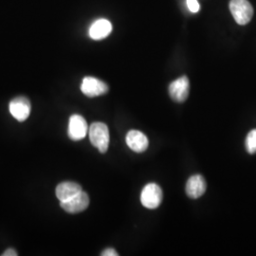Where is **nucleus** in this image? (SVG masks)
<instances>
[{"label": "nucleus", "instance_id": "15", "mask_svg": "<svg viewBox=\"0 0 256 256\" xmlns=\"http://www.w3.org/2000/svg\"><path fill=\"white\" fill-rule=\"evenodd\" d=\"M102 256H118V252L112 248H106L102 252L101 254Z\"/></svg>", "mask_w": 256, "mask_h": 256}, {"label": "nucleus", "instance_id": "7", "mask_svg": "<svg viewBox=\"0 0 256 256\" xmlns=\"http://www.w3.org/2000/svg\"><path fill=\"white\" fill-rule=\"evenodd\" d=\"M9 110L14 119L18 122H24L30 114V102L26 97H18L10 101Z\"/></svg>", "mask_w": 256, "mask_h": 256}, {"label": "nucleus", "instance_id": "5", "mask_svg": "<svg viewBox=\"0 0 256 256\" xmlns=\"http://www.w3.org/2000/svg\"><path fill=\"white\" fill-rule=\"evenodd\" d=\"M81 90L88 97L101 96L108 92V86L94 77H84L81 84Z\"/></svg>", "mask_w": 256, "mask_h": 256}, {"label": "nucleus", "instance_id": "11", "mask_svg": "<svg viewBox=\"0 0 256 256\" xmlns=\"http://www.w3.org/2000/svg\"><path fill=\"white\" fill-rule=\"evenodd\" d=\"M82 187L78 183L74 182H64L58 184L56 187V196L59 202H66L77 194L82 192Z\"/></svg>", "mask_w": 256, "mask_h": 256}, {"label": "nucleus", "instance_id": "3", "mask_svg": "<svg viewBox=\"0 0 256 256\" xmlns=\"http://www.w3.org/2000/svg\"><path fill=\"white\" fill-rule=\"evenodd\" d=\"M162 202V190L156 183H148L140 194V202L147 209H156Z\"/></svg>", "mask_w": 256, "mask_h": 256}, {"label": "nucleus", "instance_id": "1", "mask_svg": "<svg viewBox=\"0 0 256 256\" xmlns=\"http://www.w3.org/2000/svg\"><path fill=\"white\" fill-rule=\"evenodd\" d=\"M90 140L93 146L96 147L101 153H106L110 146V130L104 122H93L90 130Z\"/></svg>", "mask_w": 256, "mask_h": 256}, {"label": "nucleus", "instance_id": "12", "mask_svg": "<svg viewBox=\"0 0 256 256\" xmlns=\"http://www.w3.org/2000/svg\"><path fill=\"white\" fill-rule=\"evenodd\" d=\"M112 32V25L106 19H99L95 21L90 28V36L93 40H102L108 36Z\"/></svg>", "mask_w": 256, "mask_h": 256}, {"label": "nucleus", "instance_id": "6", "mask_svg": "<svg viewBox=\"0 0 256 256\" xmlns=\"http://www.w3.org/2000/svg\"><path fill=\"white\" fill-rule=\"evenodd\" d=\"M63 210L68 214H79L86 210L90 205V196L86 192H79L66 202H60Z\"/></svg>", "mask_w": 256, "mask_h": 256}, {"label": "nucleus", "instance_id": "2", "mask_svg": "<svg viewBox=\"0 0 256 256\" xmlns=\"http://www.w3.org/2000/svg\"><path fill=\"white\" fill-rule=\"evenodd\" d=\"M230 10L239 25H246L254 16V8L248 0H230Z\"/></svg>", "mask_w": 256, "mask_h": 256}, {"label": "nucleus", "instance_id": "10", "mask_svg": "<svg viewBox=\"0 0 256 256\" xmlns=\"http://www.w3.org/2000/svg\"><path fill=\"white\" fill-rule=\"evenodd\" d=\"M128 146L136 153H142L146 150L149 142L146 136L138 130H130L126 138Z\"/></svg>", "mask_w": 256, "mask_h": 256}, {"label": "nucleus", "instance_id": "16", "mask_svg": "<svg viewBox=\"0 0 256 256\" xmlns=\"http://www.w3.org/2000/svg\"><path fill=\"white\" fill-rule=\"evenodd\" d=\"M2 256H18V252L14 248H8L2 254Z\"/></svg>", "mask_w": 256, "mask_h": 256}, {"label": "nucleus", "instance_id": "4", "mask_svg": "<svg viewBox=\"0 0 256 256\" xmlns=\"http://www.w3.org/2000/svg\"><path fill=\"white\" fill-rule=\"evenodd\" d=\"M190 92V82L187 76H182L169 86V94L172 100L176 102H184Z\"/></svg>", "mask_w": 256, "mask_h": 256}, {"label": "nucleus", "instance_id": "14", "mask_svg": "<svg viewBox=\"0 0 256 256\" xmlns=\"http://www.w3.org/2000/svg\"><path fill=\"white\" fill-rule=\"evenodd\" d=\"M187 6H188V9L190 10V12H198L200 9V6L198 0H187Z\"/></svg>", "mask_w": 256, "mask_h": 256}, {"label": "nucleus", "instance_id": "8", "mask_svg": "<svg viewBox=\"0 0 256 256\" xmlns=\"http://www.w3.org/2000/svg\"><path fill=\"white\" fill-rule=\"evenodd\" d=\"M88 131V122L81 115L74 114L70 118L68 136L72 140H81Z\"/></svg>", "mask_w": 256, "mask_h": 256}, {"label": "nucleus", "instance_id": "13", "mask_svg": "<svg viewBox=\"0 0 256 256\" xmlns=\"http://www.w3.org/2000/svg\"><path fill=\"white\" fill-rule=\"evenodd\" d=\"M245 147L248 153L254 155L256 153V129H252L248 132L245 140Z\"/></svg>", "mask_w": 256, "mask_h": 256}, {"label": "nucleus", "instance_id": "9", "mask_svg": "<svg viewBox=\"0 0 256 256\" xmlns=\"http://www.w3.org/2000/svg\"><path fill=\"white\" fill-rule=\"evenodd\" d=\"M206 189L207 184L202 174H194L190 176L185 187L187 196L192 200L200 198L204 194V192H206Z\"/></svg>", "mask_w": 256, "mask_h": 256}]
</instances>
